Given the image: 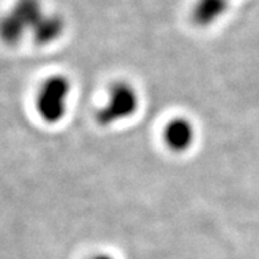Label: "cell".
Returning a JSON list of instances; mask_svg holds the SVG:
<instances>
[{
    "instance_id": "6da1fadb",
    "label": "cell",
    "mask_w": 259,
    "mask_h": 259,
    "mask_svg": "<svg viewBox=\"0 0 259 259\" xmlns=\"http://www.w3.org/2000/svg\"><path fill=\"white\" fill-rule=\"evenodd\" d=\"M70 96V82L64 75L49 77L41 85L36 98V109L41 119L51 124L64 119L68 99Z\"/></svg>"
},
{
    "instance_id": "7a4b0ae2",
    "label": "cell",
    "mask_w": 259,
    "mask_h": 259,
    "mask_svg": "<svg viewBox=\"0 0 259 259\" xmlns=\"http://www.w3.org/2000/svg\"><path fill=\"white\" fill-rule=\"evenodd\" d=\"M139 97L133 85L127 82H118L111 88L109 99L97 113V122L103 127L128 119L137 113Z\"/></svg>"
},
{
    "instance_id": "3957f363",
    "label": "cell",
    "mask_w": 259,
    "mask_h": 259,
    "mask_svg": "<svg viewBox=\"0 0 259 259\" xmlns=\"http://www.w3.org/2000/svg\"><path fill=\"white\" fill-rule=\"evenodd\" d=\"M193 140L194 127L185 118H175L164 128V142L175 152H184L191 148Z\"/></svg>"
},
{
    "instance_id": "277c9868",
    "label": "cell",
    "mask_w": 259,
    "mask_h": 259,
    "mask_svg": "<svg viewBox=\"0 0 259 259\" xmlns=\"http://www.w3.org/2000/svg\"><path fill=\"white\" fill-rule=\"evenodd\" d=\"M228 8L229 0H196L192 20L197 27H210L226 14Z\"/></svg>"
},
{
    "instance_id": "5b68a950",
    "label": "cell",
    "mask_w": 259,
    "mask_h": 259,
    "mask_svg": "<svg viewBox=\"0 0 259 259\" xmlns=\"http://www.w3.org/2000/svg\"><path fill=\"white\" fill-rule=\"evenodd\" d=\"M10 15L25 32L27 29L33 31V28L38 24L45 14L38 0H19Z\"/></svg>"
},
{
    "instance_id": "8992f818",
    "label": "cell",
    "mask_w": 259,
    "mask_h": 259,
    "mask_svg": "<svg viewBox=\"0 0 259 259\" xmlns=\"http://www.w3.org/2000/svg\"><path fill=\"white\" fill-rule=\"evenodd\" d=\"M64 19L58 15H44L38 24L33 28L34 40L38 44H51L64 33Z\"/></svg>"
},
{
    "instance_id": "52a82bcc",
    "label": "cell",
    "mask_w": 259,
    "mask_h": 259,
    "mask_svg": "<svg viewBox=\"0 0 259 259\" xmlns=\"http://www.w3.org/2000/svg\"><path fill=\"white\" fill-rule=\"evenodd\" d=\"M94 259H114V258L110 255H98V256H96Z\"/></svg>"
}]
</instances>
